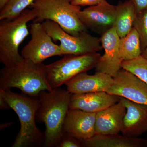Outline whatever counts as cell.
<instances>
[{
  "instance_id": "cell-1",
  "label": "cell",
  "mask_w": 147,
  "mask_h": 147,
  "mask_svg": "<svg viewBox=\"0 0 147 147\" xmlns=\"http://www.w3.org/2000/svg\"><path fill=\"white\" fill-rule=\"evenodd\" d=\"M71 95L67 90L60 88L40 93L36 120L45 125L43 146L57 147L63 135V125L69 109Z\"/></svg>"
},
{
  "instance_id": "cell-16",
  "label": "cell",
  "mask_w": 147,
  "mask_h": 147,
  "mask_svg": "<svg viewBox=\"0 0 147 147\" xmlns=\"http://www.w3.org/2000/svg\"><path fill=\"white\" fill-rule=\"evenodd\" d=\"M126 109L120 100L98 112L95 121V134H119L121 131Z\"/></svg>"
},
{
  "instance_id": "cell-23",
  "label": "cell",
  "mask_w": 147,
  "mask_h": 147,
  "mask_svg": "<svg viewBox=\"0 0 147 147\" xmlns=\"http://www.w3.org/2000/svg\"><path fill=\"white\" fill-rule=\"evenodd\" d=\"M57 147H82V141L72 135L63 133Z\"/></svg>"
},
{
  "instance_id": "cell-12",
  "label": "cell",
  "mask_w": 147,
  "mask_h": 147,
  "mask_svg": "<svg viewBox=\"0 0 147 147\" xmlns=\"http://www.w3.org/2000/svg\"><path fill=\"white\" fill-rule=\"evenodd\" d=\"M96 114L69 108L63 125V133L82 141L91 138L95 134Z\"/></svg>"
},
{
  "instance_id": "cell-14",
  "label": "cell",
  "mask_w": 147,
  "mask_h": 147,
  "mask_svg": "<svg viewBox=\"0 0 147 147\" xmlns=\"http://www.w3.org/2000/svg\"><path fill=\"white\" fill-rule=\"evenodd\" d=\"M113 77L102 72L89 75L84 72L76 75L65 84L67 90L71 94L106 92L111 87Z\"/></svg>"
},
{
  "instance_id": "cell-29",
  "label": "cell",
  "mask_w": 147,
  "mask_h": 147,
  "mask_svg": "<svg viewBox=\"0 0 147 147\" xmlns=\"http://www.w3.org/2000/svg\"><path fill=\"white\" fill-rule=\"evenodd\" d=\"M141 55H142V57H144V58L147 59V47L145 48L144 50L142 51Z\"/></svg>"
},
{
  "instance_id": "cell-27",
  "label": "cell",
  "mask_w": 147,
  "mask_h": 147,
  "mask_svg": "<svg viewBox=\"0 0 147 147\" xmlns=\"http://www.w3.org/2000/svg\"><path fill=\"white\" fill-rule=\"evenodd\" d=\"M13 123H14V122H10L1 124V126H0V129H2L6 128V127L11 125Z\"/></svg>"
},
{
  "instance_id": "cell-10",
  "label": "cell",
  "mask_w": 147,
  "mask_h": 147,
  "mask_svg": "<svg viewBox=\"0 0 147 147\" xmlns=\"http://www.w3.org/2000/svg\"><path fill=\"white\" fill-rule=\"evenodd\" d=\"M117 6L104 1L97 5L91 6L78 14L80 20L87 28L102 35L114 27Z\"/></svg>"
},
{
  "instance_id": "cell-21",
  "label": "cell",
  "mask_w": 147,
  "mask_h": 147,
  "mask_svg": "<svg viewBox=\"0 0 147 147\" xmlns=\"http://www.w3.org/2000/svg\"><path fill=\"white\" fill-rule=\"evenodd\" d=\"M122 69L131 72L147 84V59L142 55L130 60L123 61Z\"/></svg>"
},
{
  "instance_id": "cell-9",
  "label": "cell",
  "mask_w": 147,
  "mask_h": 147,
  "mask_svg": "<svg viewBox=\"0 0 147 147\" xmlns=\"http://www.w3.org/2000/svg\"><path fill=\"white\" fill-rule=\"evenodd\" d=\"M106 92L147 105V84L138 76L123 69L113 77V84Z\"/></svg>"
},
{
  "instance_id": "cell-6",
  "label": "cell",
  "mask_w": 147,
  "mask_h": 147,
  "mask_svg": "<svg viewBox=\"0 0 147 147\" xmlns=\"http://www.w3.org/2000/svg\"><path fill=\"white\" fill-rule=\"evenodd\" d=\"M101 57L97 52L66 55L60 59L44 65L49 85L53 89L59 88L76 75L96 67Z\"/></svg>"
},
{
  "instance_id": "cell-24",
  "label": "cell",
  "mask_w": 147,
  "mask_h": 147,
  "mask_svg": "<svg viewBox=\"0 0 147 147\" xmlns=\"http://www.w3.org/2000/svg\"><path fill=\"white\" fill-rule=\"evenodd\" d=\"M105 0H72L71 4L79 6H94L97 5Z\"/></svg>"
},
{
  "instance_id": "cell-22",
  "label": "cell",
  "mask_w": 147,
  "mask_h": 147,
  "mask_svg": "<svg viewBox=\"0 0 147 147\" xmlns=\"http://www.w3.org/2000/svg\"><path fill=\"white\" fill-rule=\"evenodd\" d=\"M133 27L139 34L142 52L147 47V8L136 13Z\"/></svg>"
},
{
  "instance_id": "cell-11",
  "label": "cell",
  "mask_w": 147,
  "mask_h": 147,
  "mask_svg": "<svg viewBox=\"0 0 147 147\" xmlns=\"http://www.w3.org/2000/svg\"><path fill=\"white\" fill-rule=\"evenodd\" d=\"M120 38L114 27L101 35V45L105 52L96 67V72L107 74L113 77L121 69L123 61L120 53Z\"/></svg>"
},
{
  "instance_id": "cell-5",
  "label": "cell",
  "mask_w": 147,
  "mask_h": 147,
  "mask_svg": "<svg viewBox=\"0 0 147 147\" xmlns=\"http://www.w3.org/2000/svg\"><path fill=\"white\" fill-rule=\"evenodd\" d=\"M72 0H35L29 8L35 14L32 22L51 21L58 24L65 31L74 36L87 32L78 13L81 7L73 5Z\"/></svg>"
},
{
  "instance_id": "cell-17",
  "label": "cell",
  "mask_w": 147,
  "mask_h": 147,
  "mask_svg": "<svg viewBox=\"0 0 147 147\" xmlns=\"http://www.w3.org/2000/svg\"><path fill=\"white\" fill-rule=\"evenodd\" d=\"M82 141L84 147H147V140L146 139L119 134H95L91 138Z\"/></svg>"
},
{
  "instance_id": "cell-8",
  "label": "cell",
  "mask_w": 147,
  "mask_h": 147,
  "mask_svg": "<svg viewBox=\"0 0 147 147\" xmlns=\"http://www.w3.org/2000/svg\"><path fill=\"white\" fill-rule=\"evenodd\" d=\"M30 32L31 39L21 51L24 59L40 64L48 58L64 55L59 45L53 42L42 23L32 22L30 25Z\"/></svg>"
},
{
  "instance_id": "cell-20",
  "label": "cell",
  "mask_w": 147,
  "mask_h": 147,
  "mask_svg": "<svg viewBox=\"0 0 147 147\" xmlns=\"http://www.w3.org/2000/svg\"><path fill=\"white\" fill-rule=\"evenodd\" d=\"M35 0H9L0 9V21L11 19L29 7Z\"/></svg>"
},
{
  "instance_id": "cell-19",
  "label": "cell",
  "mask_w": 147,
  "mask_h": 147,
  "mask_svg": "<svg viewBox=\"0 0 147 147\" xmlns=\"http://www.w3.org/2000/svg\"><path fill=\"white\" fill-rule=\"evenodd\" d=\"M119 49L121 58L123 61L134 59L142 55L139 34L134 27L128 34L120 38Z\"/></svg>"
},
{
  "instance_id": "cell-2",
  "label": "cell",
  "mask_w": 147,
  "mask_h": 147,
  "mask_svg": "<svg viewBox=\"0 0 147 147\" xmlns=\"http://www.w3.org/2000/svg\"><path fill=\"white\" fill-rule=\"evenodd\" d=\"M0 94L16 113L20 121V131L12 147L43 146L45 135L36 124L37 111L40 105L38 98L18 94L10 90H0Z\"/></svg>"
},
{
  "instance_id": "cell-18",
  "label": "cell",
  "mask_w": 147,
  "mask_h": 147,
  "mask_svg": "<svg viewBox=\"0 0 147 147\" xmlns=\"http://www.w3.org/2000/svg\"><path fill=\"white\" fill-rule=\"evenodd\" d=\"M136 15L135 7L131 1L120 2L117 5L114 27L120 38L125 36L133 28Z\"/></svg>"
},
{
  "instance_id": "cell-28",
  "label": "cell",
  "mask_w": 147,
  "mask_h": 147,
  "mask_svg": "<svg viewBox=\"0 0 147 147\" xmlns=\"http://www.w3.org/2000/svg\"><path fill=\"white\" fill-rule=\"evenodd\" d=\"M9 0H0V9L3 7Z\"/></svg>"
},
{
  "instance_id": "cell-3",
  "label": "cell",
  "mask_w": 147,
  "mask_h": 147,
  "mask_svg": "<svg viewBox=\"0 0 147 147\" xmlns=\"http://www.w3.org/2000/svg\"><path fill=\"white\" fill-rule=\"evenodd\" d=\"M44 65L24 59L15 65L4 67L0 72V90H9L16 88L24 94L34 98L38 97L43 91L52 90Z\"/></svg>"
},
{
  "instance_id": "cell-4",
  "label": "cell",
  "mask_w": 147,
  "mask_h": 147,
  "mask_svg": "<svg viewBox=\"0 0 147 147\" xmlns=\"http://www.w3.org/2000/svg\"><path fill=\"white\" fill-rule=\"evenodd\" d=\"M35 18L33 11L28 8L12 19L1 20L0 61L4 67L15 65L24 60L18 52L19 46L30 34L28 24Z\"/></svg>"
},
{
  "instance_id": "cell-7",
  "label": "cell",
  "mask_w": 147,
  "mask_h": 147,
  "mask_svg": "<svg viewBox=\"0 0 147 147\" xmlns=\"http://www.w3.org/2000/svg\"><path fill=\"white\" fill-rule=\"evenodd\" d=\"M42 23L53 40L59 41V46L64 55H86L103 49L100 38L93 36L87 32L81 33L78 36H74L53 21L47 20Z\"/></svg>"
},
{
  "instance_id": "cell-26",
  "label": "cell",
  "mask_w": 147,
  "mask_h": 147,
  "mask_svg": "<svg viewBox=\"0 0 147 147\" xmlns=\"http://www.w3.org/2000/svg\"><path fill=\"white\" fill-rule=\"evenodd\" d=\"M0 108L2 110H8L11 109L6 100L3 95L0 94Z\"/></svg>"
},
{
  "instance_id": "cell-25",
  "label": "cell",
  "mask_w": 147,
  "mask_h": 147,
  "mask_svg": "<svg viewBox=\"0 0 147 147\" xmlns=\"http://www.w3.org/2000/svg\"><path fill=\"white\" fill-rule=\"evenodd\" d=\"M131 1L135 7L136 13L147 8V0H127Z\"/></svg>"
},
{
  "instance_id": "cell-15",
  "label": "cell",
  "mask_w": 147,
  "mask_h": 147,
  "mask_svg": "<svg viewBox=\"0 0 147 147\" xmlns=\"http://www.w3.org/2000/svg\"><path fill=\"white\" fill-rule=\"evenodd\" d=\"M120 100V97L106 92L72 94L69 108L97 113Z\"/></svg>"
},
{
  "instance_id": "cell-13",
  "label": "cell",
  "mask_w": 147,
  "mask_h": 147,
  "mask_svg": "<svg viewBox=\"0 0 147 147\" xmlns=\"http://www.w3.org/2000/svg\"><path fill=\"white\" fill-rule=\"evenodd\" d=\"M126 108L121 133L127 137H138L147 131V105L120 97Z\"/></svg>"
}]
</instances>
